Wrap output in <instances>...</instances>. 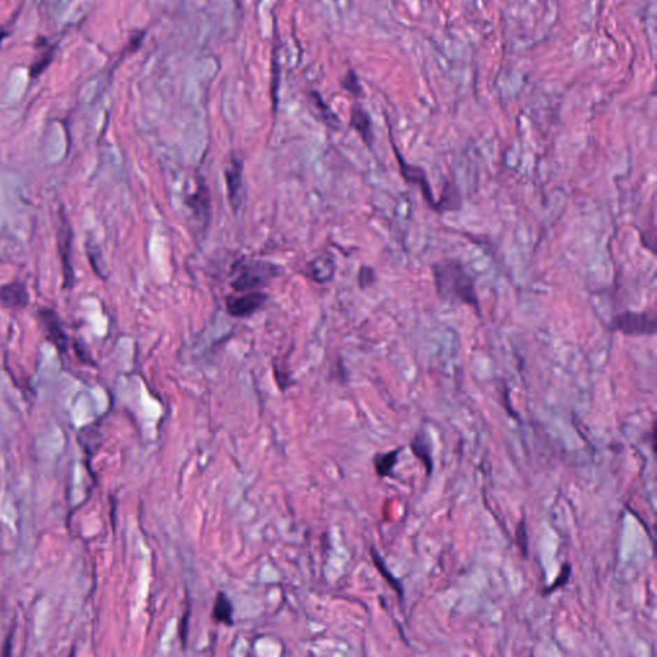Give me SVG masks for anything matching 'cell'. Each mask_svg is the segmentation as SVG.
Instances as JSON below:
<instances>
[{
	"label": "cell",
	"mask_w": 657,
	"mask_h": 657,
	"mask_svg": "<svg viewBox=\"0 0 657 657\" xmlns=\"http://www.w3.org/2000/svg\"><path fill=\"white\" fill-rule=\"evenodd\" d=\"M434 286L441 301L459 303L474 309L480 315V303L476 293L475 280L456 258H443L431 266Z\"/></svg>",
	"instance_id": "6da1fadb"
},
{
	"label": "cell",
	"mask_w": 657,
	"mask_h": 657,
	"mask_svg": "<svg viewBox=\"0 0 657 657\" xmlns=\"http://www.w3.org/2000/svg\"><path fill=\"white\" fill-rule=\"evenodd\" d=\"M610 327L628 337L654 335L656 333V317L649 312L624 311L612 317Z\"/></svg>",
	"instance_id": "7a4b0ae2"
},
{
	"label": "cell",
	"mask_w": 657,
	"mask_h": 657,
	"mask_svg": "<svg viewBox=\"0 0 657 657\" xmlns=\"http://www.w3.org/2000/svg\"><path fill=\"white\" fill-rule=\"evenodd\" d=\"M393 148H394V153H396L397 162L399 165V171H401V175L404 176V180L416 185L421 191V194H422V198L425 199V202L428 203L429 207L433 208L436 212V199L434 194H433V189L430 186V182H429L428 176L425 174V171L421 167L413 166V165L407 163L402 157V154L397 149L396 145H393Z\"/></svg>",
	"instance_id": "3957f363"
},
{
	"label": "cell",
	"mask_w": 657,
	"mask_h": 657,
	"mask_svg": "<svg viewBox=\"0 0 657 657\" xmlns=\"http://www.w3.org/2000/svg\"><path fill=\"white\" fill-rule=\"evenodd\" d=\"M40 321L44 327V332L48 335L49 341H52L61 352H66L68 347L67 335L64 333L62 323L56 312L52 309H43L39 312Z\"/></svg>",
	"instance_id": "277c9868"
},
{
	"label": "cell",
	"mask_w": 657,
	"mask_h": 657,
	"mask_svg": "<svg viewBox=\"0 0 657 657\" xmlns=\"http://www.w3.org/2000/svg\"><path fill=\"white\" fill-rule=\"evenodd\" d=\"M266 301V295L262 293H248L238 297V298H229L226 303V309L231 316L246 317L256 312Z\"/></svg>",
	"instance_id": "5b68a950"
},
{
	"label": "cell",
	"mask_w": 657,
	"mask_h": 657,
	"mask_svg": "<svg viewBox=\"0 0 657 657\" xmlns=\"http://www.w3.org/2000/svg\"><path fill=\"white\" fill-rule=\"evenodd\" d=\"M30 295L26 286L20 281H13L0 286V304L9 309H21L27 306Z\"/></svg>",
	"instance_id": "8992f818"
},
{
	"label": "cell",
	"mask_w": 657,
	"mask_h": 657,
	"mask_svg": "<svg viewBox=\"0 0 657 657\" xmlns=\"http://www.w3.org/2000/svg\"><path fill=\"white\" fill-rule=\"evenodd\" d=\"M226 186L229 193L230 203L238 209L240 203V191H242V179H243V163L238 159H232L226 171H225Z\"/></svg>",
	"instance_id": "52a82bcc"
},
{
	"label": "cell",
	"mask_w": 657,
	"mask_h": 657,
	"mask_svg": "<svg viewBox=\"0 0 657 657\" xmlns=\"http://www.w3.org/2000/svg\"><path fill=\"white\" fill-rule=\"evenodd\" d=\"M271 276V269L269 271L249 266L248 269L243 270L240 272L238 279L234 280L232 288L239 292H246V290H253L258 286H263L266 277Z\"/></svg>",
	"instance_id": "ba28073f"
},
{
	"label": "cell",
	"mask_w": 657,
	"mask_h": 657,
	"mask_svg": "<svg viewBox=\"0 0 657 657\" xmlns=\"http://www.w3.org/2000/svg\"><path fill=\"white\" fill-rule=\"evenodd\" d=\"M462 206V195L459 186L453 180H447L444 182L443 191L441 194V199L436 200V212L445 214V212H456Z\"/></svg>",
	"instance_id": "9c48e42d"
},
{
	"label": "cell",
	"mask_w": 657,
	"mask_h": 657,
	"mask_svg": "<svg viewBox=\"0 0 657 657\" xmlns=\"http://www.w3.org/2000/svg\"><path fill=\"white\" fill-rule=\"evenodd\" d=\"M186 205L189 206L193 214L199 221L208 222L209 220V211H211V197L208 188L203 182H199L198 189L186 199Z\"/></svg>",
	"instance_id": "30bf717a"
},
{
	"label": "cell",
	"mask_w": 657,
	"mask_h": 657,
	"mask_svg": "<svg viewBox=\"0 0 657 657\" xmlns=\"http://www.w3.org/2000/svg\"><path fill=\"white\" fill-rule=\"evenodd\" d=\"M59 251H61V258H62V267H64V286L68 288L72 286L73 281V275H72V266L70 263L71 260V231L70 226L66 223V221L61 222V230H59Z\"/></svg>",
	"instance_id": "8fae6325"
},
{
	"label": "cell",
	"mask_w": 657,
	"mask_h": 657,
	"mask_svg": "<svg viewBox=\"0 0 657 657\" xmlns=\"http://www.w3.org/2000/svg\"><path fill=\"white\" fill-rule=\"evenodd\" d=\"M350 125L358 134L361 135L364 143L371 147L374 135H372L371 119L369 117L367 112L362 110L361 107H353L350 113Z\"/></svg>",
	"instance_id": "7c38bea8"
},
{
	"label": "cell",
	"mask_w": 657,
	"mask_h": 657,
	"mask_svg": "<svg viewBox=\"0 0 657 657\" xmlns=\"http://www.w3.org/2000/svg\"><path fill=\"white\" fill-rule=\"evenodd\" d=\"M334 262L332 258L321 256L309 263V275L317 283H325L334 275Z\"/></svg>",
	"instance_id": "4fadbf2b"
},
{
	"label": "cell",
	"mask_w": 657,
	"mask_h": 657,
	"mask_svg": "<svg viewBox=\"0 0 657 657\" xmlns=\"http://www.w3.org/2000/svg\"><path fill=\"white\" fill-rule=\"evenodd\" d=\"M212 617L217 623H222L225 626H232V605L229 601V598L225 596V593L217 594V598L214 602V611Z\"/></svg>",
	"instance_id": "5bb4252c"
},
{
	"label": "cell",
	"mask_w": 657,
	"mask_h": 657,
	"mask_svg": "<svg viewBox=\"0 0 657 657\" xmlns=\"http://www.w3.org/2000/svg\"><path fill=\"white\" fill-rule=\"evenodd\" d=\"M399 455V450L390 451L385 455H378L375 459V468L379 476H388L392 474L393 468L396 466L397 459Z\"/></svg>",
	"instance_id": "9a60e30c"
},
{
	"label": "cell",
	"mask_w": 657,
	"mask_h": 657,
	"mask_svg": "<svg viewBox=\"0 0 657 657\" xmlns=\"http://www.w3.org/2000/svg\"><path fill=\"white\" fill-rule=\"evenodd\" d=\"M411 447L413 453L427 465L428 474H430V471H431V468H433V465H431V459H430L429 448L428 447H425V444H424V436H422V434H419V436H416V438L412 441Z\"/></svg>",
	"instance_id": "2e32d148"
},
{
	"label": "cell",
	"mask_w": 657,
	"mask_h": 657,
	"mask_svg": "<svg viewBox=\"0 0 657 657\" xmlns=\"http://www.w3.org/2000/svg\"><path fill=\"white\" fill-rule=\"evenodd\" d=\"M376 280V275H375V271L371 269V267H367V266H362L360 272H358V284L362 288V289H366V288H370V286H374Z\"/></svg>",
	"instance_id": "e0dca14e"
},
{
	"label": "cell",
	"mask_w": 657,
	"mask_h": 657,
	"mask_svg": "<svg viewBox=\"0 0 657 657\" xmlns=\"http://www.w3.org/2000/svg\"><path fill=\"white\" fill-rule=\"evenodd\" d=\"M516 543H517L519 548L522 549V554L526 556V554H528V536H526L525 522L519 524V526L516 529Z\"/></svg>",
	"instance_id": "ac0fdd59"
},
{
	"label": "cell",
	"mask_w": 657,
	"mask_h": 657,
	"mask_svg": "<svg viewBox=\"0 0 657 657\" xmlns=\"http://www.w3.org/2000/svg\"><path fill=\"white\" fill-rule=\"evenodd\" d=\"M372 557H374V561H375V563H376L378 569H379V570H381V573L384 574V578H387V580H388L389 583H390V586H393V588L396 589L397 593L401 594V596H402V594H404V592H402V588L399 586V584H398V582H397L396 579L392 578V574H389L388 571L384 569V563H383V561H381V559H379L378 554H376V552H374Z\"/></svg>",
	"instance_id": "d6986e66"
},
{
	"label": "cell",
	"mask_w": 657,
	"mask_h": 657,
	"mask_svg": "<svg viewBox=\"0 0 657 657\" xmlns=\"http://www.w3.org/2000/svg\"><path fill=\"white\" fill-rule=\"evenodd\" d=\"M569 577H570V566H569V563H565V565L562 566V570L561 573H560V575H559L557 579L554 580V583L551 584V586L547 589L546 593H549V592H552V591H556L557 588H560L561 586H565V584H566V582L569 580Z\"/></svg>",
	"instance_id": "ffe728a7"
},
{
	"label": "cell",
	"mask_w": 657,
	"mask_h": 657,
	"mask_svg": "<svg viewBox=\"0 0 657 657\" xmlns=\"http://www.w3.org/2000/svg\"><path fill=\"white\" fill-rule=\"evenodd\" d=\"M344 82H350V85H347V87H346L347 90H349L350 93H353V94H358V91L361 90L360 85H358V81H357L356 75L352 71L349 72L348 75H347V77L344 79Z\"/></svg>",
	"instance_id": "44dd1931"
}]
</instances>
